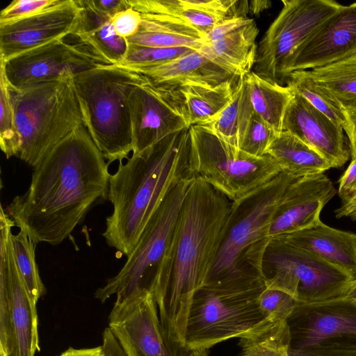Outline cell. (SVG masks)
<instances>
[{
    "instance_id": "44dd1931",
    "label": "cell",
    "mask_w": 356,
    "mask_h": 356,
    "mask_svg": "<svg viewBox=\"0 0 356 356\" xmlns=\"http://www.w3.org/2000/svg\"><path fill=\"white\" fill-rule=\"evenodd\" d=\"M259 29L254 19L236 17L216 24L200 50L213 61L238 76L252 71Z\"/></svg>"
},
{
    "instance_id": "f546056e",
    "label": "cell",
    "mask_w": 356,
    "mask_h": 356,
    "mask_svg": "<svg viewBox=\"0 0 356 356\" xmlns=\"http://www.w3.org/2000/svg\"><path fill=\"white\" fill-rule=\"evenodd\" d=\"M238 81L213 86L188 85L181 89L188 107L190 125L203 126L216 119L232 101Z\"/></svg>"
},
{
    "instance_id": "5b68a950",
    "label": "cell",
    "mask_w": 356,
    "mask_h": 356,
    "mask_svg": "<svg viewBox=\"0 0 356 356\" xmlns=\"http://www.w3.org/2000/svg\"><path fill=\"white\" fill-rule=\"evenodd\" d=\"M74 85L92 140L110 164L133 152L128 97L132 88L147 83L129 68L111 65L73 76Z\"/></svg>"
},
{
    "instance_id": "7c38bea8",
    "label": "cell",
    "mask_w": 356,
    "mask_h": 356,
    "mask_svg": "<svg viewBox=\"0 0 356 356\" xmlns=\"http://www.w3.org/2000/svg\"><path fill=\"white\" fill-rule=\"evenodd\" d=\"M14 222L0 218V351L35 356L40 350L36 303L17 269L11 242Z\"/></svg>"
},
{
    "instance_id": "ba28073f",
    "label": "cell",
    "mask_w": 356,
    "mask_h": 356,
    "mask_svg": "<svg viewBox=\"0 0 356 356\" xmlns=\"http://www.w3.org/2000/svg\"><path fill=\"white\" fill-rule=\"evenodd\" d=\"M190 129L192 145L188 174L206 181L232 202L254 192L282 172L268 154L254 156L222 141L203 127Z\"/></svg>"
},
{
    "instance_id": "cb8c5ba5",
    "label": "cell",
    "mask_w": 356,
    "mask_h": 356,
    "mask_svg": "<svg viewBox=\"0 0 356 356\" xmlns=\"http://www.w3.org/2000/svg\"><path fill=\"white\" fill-rule=\"evenodd\" d=\"M141 15L139 31L127 38L129 44L155 48L188 47L198 50L207 43L206 35L177 17Z\"/></svg>"
},
{
    "instance_id": "8d00e7d4",
    "label": "cell",
    "mask_w": 356,
    "mask_h": 356,
    "mask_svg": "<svg viewBox=\"0 0 356 356\" xmlns=\"http://www.w3.org/2000/svg\"><path fill=\"white\" fill-rule=\"evenodd\" d=\"M280 134L254 111L239 149L254 156H263Z\"/></svg>"
},
{
    "instance_id": "4316f807",
    "label": "cell",
    "mask_w": 356,
    "mask_h": 356,
    "mask_svg": "<svg viewBox=\"0 0 356 356\" xmlns=\"http://www.w3.org/2000/svg\"><path fill=\"white\" fill-rule=\"evenodd\" d=\"M267 154L275 159L282 172L296 179L324 173L332 168L328 161L318 152L284 131L275 138Z\"/></svg>"
},
{
    "instance_id": "603a6c76",
    "label": "cell",
    "mask_w": 356,
    "mask_h": 356,
    "mask_svg": "<svg viewBox=\"0 0 356 356\" xmlns=\"http://www.w3.org/2000/svg\"><path fill=\"white\" fill-rule=\"evenodd\" d=\"M280 236L356 275V234L331 227L321 220Z\"/></svg>"
},
{
    "instance_id": "d590c367",
    "label": "cell",
    "mask_w": 356,
    "mask_h": 356,
    "mask_svg": "<svg viewBox=\"0 0 356 356\" xmlns=\"http://www.w3.org/2000/svg\"><path fill=\"white\" fill-rule=\"evenodd\" d=\"M195 51L188 47L155 48L128 44L122 62L118 65L129 69L159 65Z\"/></svg>"
},
{
    "instance_id": "e0dca14e",
    "label": "cell",
    "mask_w": 356,
    "mask_h": 356,
    "mask_svg": "<svg viewBox=\"0 0 356 356\" xmlns=\"http://www.w3.org/2000/svg\"><path fill=\"white\" fill-rule=\"evenodd\" d=\"M336 193L332 182L324 173L293 180L286 189L261 241L252 245L317 224L321 221L322 209Z\"/></svg>"
},
{
    "instance_id": "7402d4cb",
    "label": "cell",
    "mask_w": 356,
    "mask_h": 356,
    "mask_svg": "<svg viewBox=\"0 0 356 356\" xmlns=\"http://www.w3.org/2000/svg\"><path fill=\"white\" fill-rule=\"evenodd\" d=\"M131 70L154 86L172 89L188 85L213 86L241 77L213 61L200 49L159 65Z\"/></svg>"
},
{
    "instance_id": "83f0119b",
    "label": "cell",
    "mask_w": 356,
    "mask_h": 356,
    "mask_svg": "<svg viewBox=\"0 0 356 356\" xmlns=\"http://www.w3.org/2000/svg\"><path fill=\"white\" fill-rule=\"evenodd\" d=\"M253 112L247 81L245 76H241L229 104L216 119L200 127L239 148Z\"/></svg>"
},
{
    "instance_id": "ee69618b",
    "label": "cell",
    "mask_w": 356,
    "mask_h": 356,
    "mask_svg": "<svg viewBox=\"0 0 356 356\" xmlns=\"http://www.w3.org/2000/svg\"><path fill=\"white\" fill-rule=\"evenodd\" d=\"M336 218L348 217L356 220V193L348 200L343 201L341 206L334 211Z\"/></svg>"
},
{
    "instance_id": "ac0fdd59",
    "label": "cell",
    "mask_w": 356,
    "mask_h": 356,
    "mask_svg": "<svg viewBox=\"0 0 356 356\" xmlns=\"http://www.w3.org/2000/svg\"><path fill=\"white\" fill-rule=\"evenodd\" d=\"M356 56V2L326 19L293 55L288 74L309 70Z\"/></svg>"
},
{
    "instance_id": "7a4b0ae2",
    "label": "cell",
    "mask_w": 356,
    "mask_h": 356,
    "mask_svg": "<svg viewBox=\"0 0 356 356\" xmlns=\"http://www.w3.org/2000/svg\"><path fill=\"white\" fill-rule=\"evenodd\" d=\"M232 203L206 181L193 177L149 289L170 356L191 354L186 346L190 309L209 280Z\"/></svg>"
},
{
    "instance_id": "3957f363",
    "label": "cell",
    "mask_w": 356,
    "mask_h": 356,
    "mask_svg": "<svg viewBox=\"0 0 356 356\" xmlns=\"http://www.w3.org/2000/svg\"><path fill=\"white\" fill-rule=\"evenodd\" d=\"M191 129L172 134L131 157L110 175L108 200L113 205L102 236L128 257L154 211L173 185L187 174Z\"/></svg>"
},
{
    "instance_id": "9a60e30c",
    "label": "cell",
    "mask_w": 356,
    "mask_h": 356,
    "mask_svg": "<svg viewBox=\"0 0 356 356\" xmlns=\"http://www.w3.org/2000/svg\"><path fill=\"white\" fill-rule=\"evenodd\" d=\"M133 153H138L164 138L191 127L185 97L181 89L134 86L128 97Z\"/></svg>"
},
{
    "instance_id": "f907efd6",
    "label": "cell",
    "mask_w": 356,
    "mask_h": 356,
    "mask_svg": "<svg viewBox=\"0 0 356 356\" xmlns=\"http://www.w3.org/2000/svg\"><path fill=\"white\" fill-rule=\"evenodd\" d=\"M0 356H5L4 354L1 351H0Z\"/></svg>"
},
{
    "instance_id": "6da1fadb",
    "label": "cell",
    "mask_w": 356,
    "mask_h": 356,
    "mask_svg": "<svg viewBox=\"0 0 356 356\" xmlns=\"http://www.w3.org/2000/svg\"><path fill=\"white\" fill-rule=\"evenodd\" d=\"M108 165L81 126L33 167L29 187L5 211L35 245H58L91 209L108 199Z\"/></svg>"
},
{
    "instance_id": "8fae6325",
    "label": "cell",
    "mask_w": 356,
    "mask_h": 356,
    "mask_svg": "<svg viewBox=\"0 0 356 356\" xmlns=\"http://www.w3.org/2000/svg\"><path fill=\"white\" fill-rule=\"evenodd\" d=\"M296 179L281 172L244 198L232 203L221 245L209 280L234 277L245 252L261 241L289 185Z\"/></svg>"
},
{
    "instance_id": "60d3db41",
    "label": "cell",
    "mask_w": 356,
    "mask_h": 356,
    "mask_svg": "<svg viewBox=\"0 0 356 356\" xmlns=\"http://www.w3.org/2000/svg\"><path fill=\"white\" fill-rule=\"evenodd\" d=\"M339 183L338 194L342 202L356 193V158L352 159Z\"/></svg>"
},
{
    "instance_id": "7dc6e473",
    "label": "cell",
    "mask_w": 356,
    "mask_h": 356,
    "mask_svg": "<svg viewBox=\"0 0 356 356\" xmlns=\"http://www.w3.org/2000/svg\"><path fill=\"white\" fill-rule=\"evenodd\" d=\"M271 1L267 0L249 1V13L258 15L270 7Z\"/></svg>"
},
{
    "instance_id": "e575fe53",
    "label": "cell",
    "mask_w": 356,
    "mask_h": 356,
    "mask_svg": "<svg viewBox=\"0 0 356 356\" xmlns=\"http://www.w3.org/2000/svg\"><path fill=\"white\" fill-rule=\"evenodd\" d=\"M286 86L293 92L297 93L305 99L314 108L332 121L342 126L343 130L348 127V121L341 111L316 89L313 82L305 75L302 71L292 72Z\"/></svg>"
},
{
    "instance_id": "1f68e13d",
    "label": "cell",
    "mask_w": 356,
    "mask_h": 356,
    "mask_svg": "<svg viewBox=\"0 0 356 356\" xmlns=\"http://www.w3.org/2000/svg\"><path fill=\"white\" fill-rule=\"evenodd\" d=\"M238 339V356H289L291 333L287 321L267 318Z\"/></svg>"
},
{
    "instance_id": "836d02e7",
    "label": "cell",
    "mask_w": 356,
    "mask_h": 356,
    "mask_svg": "<svg viewBox=\"0 0 356 356\" xmlns=\"http://www.w3.org/2000/svg\"><path fill=\"white\" fill-rule=\"evenodd\" d=\"M0 147L7 159L17 157L21 139L14 109L10 97L8 82L0 70Z\"/></svg>"
},
{
    "instance_id": "30bf717a",
    "label": "cell",
    "mask_w": 356,
    "mask_h": 356,
    "mask_svg": "<svg viewBox=\"0 0 356 356\" xmlns=\"http://www.w3.org/2000/svg\"><path fill=\"white\" fill-rule=\"evenodd\" d=\"M282 8L257 46L252 71L286 86L291 59L305 40L343 5L333 0H282Z\"/></svg>"
},
{
    "instance_id": "d4e9b609",
    "label": "cell",
    "mask_w": 356,
    "mask_h": 356,
    "mask_svg": "<svg viewBox=\"0 0 356 356\" xmlns=\"http://www.w3.org/2000/svg\"><path fill=\"white\" fill-rule=\"evenodd\" d=\"M302 71L316 89L341 111L348 124L356 122V56Z\"/></svg>"
},
{
    "instance_id": "4dcf8cb0",
    "label": "cell",
    "mask_w": 356,
    "mask_h": 356,
    "mask_svg": "<svg viewBox=\"0 0 356 356\" xmlns=\"http://www.w3.org/2000/svg\"><path fill=\"white\" fill-rule=\"evenodd\" d=\"M254 111L278 134L287 106L293 96L288 86L270 83L253 72L245 75Z\"/></svg>"
},
{
    "instance_id": "484cf974",
    "label": "cell",
    "mask_w": 356,
    "mask_h": 356,
    "mask_svg": "<svg viewBox=\"0 0 356 356\" xmlns=\"http://www.w3.org/2000/svg\"><path fill=\"white\" fill-rule=\"evenodd\" d=\"M80 11L71 31L114 65H120L126 55L128 42L118 35L111 17L95 10L88 0H76Z\"/></svg>"
},
{
    "instance_id": "4fadbf2b",
    "label": "cell",
    "mask_w": 356,
    "mask_h": 356,
    "mask_svg": "<svg viewBox=\"0 0 356 356\" xmlns=\"http://www.w3.org/2000/svg\"><path fill=\"white\" fill-rule=\"evenodd\" d=\"M111 65L114 64L70 33L1 60V71L9 86L19 88Z\"/></svg>"
},
{
    "instance_id": "2e32d148",
    "label": "cell",
    "mask_w": 356,
    "mask_h": 356,
    "mask_svg": "<svg viewBox=\"0 0 356 356\" xmlns=\"http://www.w3.org/2000/svg\"><path fill=\"white\" fill-rule=\"evenodd\" d=\"M108 327L127 356H170L157 306L148 291L115 301Z\"/></svg>"
},
{
    "instance_id": "f1b7e54d",
    "label": "cell",
    "mask_w": 356,
    "mask_h": 356,
    "mask_svg": "<svg viewBox=\"0 0 356 356\" xmlns=\"http://www.w3.org/2000/svg\"><path fill=\"white\" fill-rule=\"evenodd\" d=\"M141 15L177 17L207 35L222 20L209 13L206 0H128Z\"/></svg>"
},
{
    "instance_id": "74e56055",
    "label": "cell",
    "mask_w": 356,
    "mask_h": 356,
    "mask_svg": "<svg viewBox=\"0 0 356 356\" xmlns=\"http://www.w3.org/2000/svg\"><path fill=\"white\" fill-rule=\"evenodd\" d=\"M298 304L290 294L273 289L265 288L259 298L260 309L271 321H287Z\"/></svg>"
},
{
    "instance_id": "52a82bcc",
    "label": "cell",
    "mask_w": 356,
    "mask_h": 356,
    "mask_svg": "<svg viewBox=\"0 0 356 356\" xmlns=\"http://www.w3.org/2000/svg\"><path fill=\"white\" fill-rule=\"evenodd\" d=\"M245 256L264 277L266 288L284 291L300 303L339 298L356 278L280 236L252 245Z\"/></svg>"
},
{
    "instance_id": "ffe728a7",
    "label": "cell",
    "mask_w": 356,
    "mask_h": 356,
    "mask_svg": "<svg viewBox=\"0 0 356 356\" xmlns=\"http://www.w3.org/2000/svg\"><path fill=\"white\" fill-rule=\"evenodd\" d=\"M286 109L282 131L295 136L324 157L332 168L343 166L350 156L343 128L297 93Z\"/></svg>"
},
{
    "instance_id": "ab89813d",
    "label": "cell",
    "mask_w": 356,
    "mask_h": 356,
    "mask_svg": "<svg viewBox=\"0 0 356 356\" xmlns=\"http://www.w3.org/2000/svg\"><path fill=\"white\" fill-rule=\"evenodd\" d=\"M116 34L125 39L138 33L142 22L141 14L130 6L111 17Z\"/></svg>"
},
{
    "instance_id": "d6986e66",
    "label": "cell",
    "mask_w": 356,
    "mask_h": 356,
    "mask_svg": "<svg viewBox=\"0 0 356 356\" xmlns=\"http://www.w3.org/2000/svg\"><path fill=\"white\" fill-rule=\"evenodd\" d=\"M79 11L76 0H59L30 16L0 24V60L70 34Z\"/></svg>"
},
{
    "instance_id": "c3c4849f",
    "label": "cell",
    "mask_w": 356,
    "mask_h": 356,
    "mask_svg": "<svg viewBox=\"0 0 356 356\" xmlns=\"http://www.w3.org/2000/svg\"><path fill=\"white\" fill-rule=\"evenodd\" d=\"M340 298L356 303V278L348 284Z\"/></svg>"
},
{
    "instance_id": "b9f144b4",
    "label": "cell",
    "mask_w": 356,
    "mask_h": 356,
    "mask_svg": "<svg viewBox=\"0 0 356 356\" xmlns=\"http://www.w3.org/2000/svg\"><path fill=\"white\" fill-rule=\"evenodd\" d=\"M89 4L99 13L109 17L130 7L128 0H88Z\"/></svg>"
},
{
    "instance_id": "bcb514c9",
    "label": "cell",
    "mask_w": 356,
    "mask_h": 356,
    "mask_svg": "<svg viewBox=\"0 0 356 356\" xmlns=\"http://www.w3.org/2000/svg\"><path fill=\"white\" fill-rule=\"evenodd\" d=\"M344 130L349 140L351 157L355 159L356 158V122L349 124Z\"/></svg>"
},
{
    "instance_id": "7bdbcfd3",
    "label": "cell",
    "mask_w": 356,
    "mask_h": 356,
    "mask_svg": "<svg viewBox=\"0 0 356 356\" xmlns=\"http://www.w3.org/2000/svg\"><path fill=\"white\" fill-rule=\"evenodd\" d=\"M289 356H356L355 350H314L297 351L289 350Z\"/></svg>"
},
{
    "instance_id": "5bb4252c",
    "label": "cell",
    "mask_w": 356,
    "mask_h": 356,
    "mask_svg": "<svg viewBox=\"0 0 356 356\" xmlns=\"http://www.w3.org/2000/svg\"><path fill=\"white\" fill-rule=\"evenodd\" d=\"M287 323L290 350H356V303L350 300L298 302Z\"/></svg>"
},
{
    "instance_id": "f6af8a7d",
    "label": "cell",
    "mask_w": 356,
    "mask_h": 356,
    "mask_svg": "<svg viewBox=\"0 0 356 356\" xmlns=\"http://www.w3.org/2000/svg\"><path fill=\"white\" fill-rule=\"evenodd\" d=\"M103 348L102 345L90 348H69L59 356H103Z\"/></svg>"
},
{
    "instance_id": "f35d334b",
    "label": "cell",
    "mask_w": 356,
    "mask_h": 356,
    "mask_svg": "<svg viewBox=\"0 0 356 356\" xmlns=\"http://www.w3.org/2000/svg\"><path fill=\"white\" fill-rule=\"evenodd\" d=\"M59 0H14L0 13V24L15 21L57 3Z\"/></svg>"
},
{
    "instance_id": "681fc988",
    "label": "cell",
    "mask_w": 356,
    "mask_h": 356,
    "mask_svg": "<svg viewBox=\"0 0 356 356\" xmlns=\"http://www.w3.org/2000/svg\"><path fill=\"white\" fill-rule=\"evenodd\" d=\"M208 350H195L189 356H208Z\"/></svg>"
},
{
    "instance_id": "9c48e42d",
    "label": "cell",
    "mask_w": 356,
    "mask_h": 356,
    "mask_svg": "<svg viewBox=\"0 0 356 356\" xmlns=\"http://www.w3.org/2000/svg\"><path fill=\"white\" fill-rule=\"evenodd\" d=\"M188 173L171 186L144 229L140 240L122 268L95 293L102 302L115 295L122 301L148 291L173 234L188 188Z\"/></svg>"
},
{
    "instance_id": "277c9868",
    "label": "cell",
    "mask_w": 356,
    "mask_h": 356,
    "mask_svg": "<svg viewBox=\"0 0 356 356\" xmlns=\"http://www.w3.org/2000/svg\"><path fill=\"white\" fill-rule=\"evenodd\" d=\"M266 288L252 267L234 277L209 280L195 294L188 316L186 346L191 352L209 350L240 338L267 319L259 305Z\"/></svg>"
},
{
    "instance_id": "d6a6232c",
    "label": "cell",
    "mask_w": 356,
    "mask_h": 356,
    "mask_svg": "<svg viewBox=\"0 0 356 356\" xmlns=\"http://www.w3.org/2000/svg\"><path fill=\"white\" fill-rule=\"evenodd\" d=\"M13 254L17 269L28 293L37 304L46 293L35 260V244L22 230L11 236Z\"/></svg>"
},
{
    "instance_id": "8992f818",
    "label": "cell",
    "mask_w": 356,
    "mask_h": 356,
    "mask_svg": "<svg viewBox=\"0 0 356 356\" xmlns=\"http://www.w3.org/2000/svg\"><path fill=\"white\" fill-rule=\"evenodd\" d=\"M73 76L19 88L8 83L21 139L17 158L33 168L59 142L85 126Z\"/></svg>"
}]
</instances>
